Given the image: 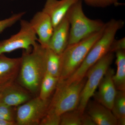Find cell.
<instances>
[{
	"mask_svg": "<svg viewBox=\"0 0 125 125\" xmlns=\"http://www.w3.org/2000/svg\"><path fill=\"white\" fill-rule=\"evenodd\" d=\"M83 114L77 109L66 112L61 116L60 125H81Z\"/></svg>",
	"mask_w": 125,
	"mask_h": 125,
	"instance_id": "ffe728a7",
	"label": "cell"
},
{
	"mask_svg": "<svg viewBox=\"0 0 125 125\" xmlns=\"http://www.w3.org/2000/svg\"><path fill=\"white\" fill-rule=\"evenodd\" d=\"M58 81V78L46 72L40 84L39 97L43 100H48L52 94L55 91Z\"/></svg>",
	"mask_w": 125,
	"mask_h": 125,
	"instance_id": "d6986e66",
	"label": "cell"
},
{
	"mask_svg": "<svg viewBox=\"0 0 125 125\" xmlns=\"http://www.w3.org/2000/svg\"><path fill=\"white\" fill-rule=\"evenodd\" d=\"M30 92L13 82L0 88V102L12 107H18L31 98Z\"/></svg>",
	"mask_w": 125,
	"mask_h": 125,
	"instance_id": "9c48e42d",
	"label": "cell"
},
{
	"mask_svg": "<svg viewBox=\"0 0 125 125\" xmlns=\"http://www.w3.org/2000/svg\"><path fill=\"white\" fill-rule=\"evenodd\" d=\"M29 22L38 37L39 43L43 47H48L54 29L49 16L42 10L38 11Z\"/></svg>",
	"mask_w": 125,
	"mask_h": 125,
	"instance_id": "8fae6325",
	"label": "cell"
},
{
	"mask_svg": "<svg viewBox=\"0 0 125 125\" xmlns=\"http://www.w3.org/2000/svg\"><path fill=\"white\" fill-rule=\"evenodd\" d=\"M70 25L66 16L54 27L48 47L57 54L61 55L68 46Z\"/></svg>",
	"mask_w": 125,
	"mask_h": 125,
	"instance_id": "7c38bea8",
	"label": "cell"
},
{
	"mask_svg": "<svg viewBox=\"0 0 125 125\" xmlns=\"http://www.w3.org/2000/svg\"><path fill=\"white\" fill-rule=\"evenodd\" d=\"M87 114L96 125H117L116 118L111 110L98 102L88 103Z\"/></svg>",
	"mask_w": 125,
	"mask_h": 125,
	"instance_id": "5bb4252c",
	"label": "cell"
},
{
	"mask_svg": "<svg viewBox=\"0 0 125 125\" xmlns=\"http://www.w3.org/2000/svg\"><path fill=\"white\" fill-rule=\"evenodd\" d=\"M125 22L122 20L112 19L105 23L102 36L93 45L78 69L69 78L62 81L66 84L80 81L85 78L87 72L96 62L109 52L112 43Z\"/></svg>",
	"mask_w": 125,
	"mask_h": 125,
	"instance_id": "6da1fadb",
	"label": "cell"
},
{
	"mask_svg": "<svg viewBox=\"0 0 125 125\" xmlns=\"http://www.w3.org/2000/svg\"><path fill=\"white\" fill-rule=\"evenodd\" d=\"M125 38L123 37L118 40L114 39L112 43L109 52L114 53L120 51H125Z\"/></svg>",
	"mask_w": 125,
	"mask_h": 125,
	"instance_id": "d4e9b609",
	"label": "cell"
},
{
	"mask_svg": "<svg viewBox=\"0 0 125 125\" xmlns=\"http://www.w3.org/2000/svg\"><path fill=\"white\" fill-rule=\"evenodd\" d=\"M49 102V99L43 100L38 96L18 106L15 118L16 125H40Z\"/></svg>",
	"mask_w": 125,
	"mask_h": 125,
	"instance_id": "ba28073f",
	"label": "cell"
},
{
	"mask_svg": "<svg viewBox=\"0 0 125 125\" xmlns=\"http://www.w3.org/2000/svg\"><path fill=\"white\" fill-rule=\"evenodd\" d=\"M86 80L84 78L80 81L70 84L58 81L47 112L61 116L65 113L77 109Z\"/></svg>",
	"mask_w": 125,
	"mask_h": 125,
	"instance_id": "5b68a950",
	"label": "cell"
},
{
	"mask_svg": "<svg viewBox=\"0 0 125 125\" xmlns=\"http://www.w3.org/2000/svg\"><path fill=\"white\" fill-rule=\"evenodd\" d=\"M21 57L10 58L4 54L0 55V86L13 82L20 68Z\"/></svg>",
	"mask_w": 125,
	"mask_h": 125,
	"instance_id": "9a60e30c",
	"label": "cell"
},
{
	"mask_svg": "<svg viewBox=\"0 0 125 125\" xmlns=\"http://www.w3.org/2000/svg\"><path fill=\"white\" fill-rule=\"evenodd\" d=\"M114 53L109 52L96 62L87 72V80L81 94L77 109L83 114L90 99L94 96L102 79L114 59Z\"/></svg>",
	"mask_w": 125,
	"mask_h": 125,
	"instance_id": "8992f818",
	"label": "cell"
},
{
	"mask_svg": "<svg viewBox=\"0 0 125 125\" xmlns=\"http://www.w3.org/2000/svg\"><path fill=\"white\" fill-rule=\"evenodd\" d=\"M87 5L92 7L104 8L111 5L120 4L118 0H83Z\"/></svg>",
	"mask_w": 125,
	"mask_h": 125,
	"instance_id": "44dd1931",
	"label": "cell"
},
{
	"mask_svg": "<svg viewBox=\"0 0 125 125\" xmlns=\"http://www.w3.org/2000/svg\"><path fill=\"white\" fill-rule=\"evenodd\" d=\"M0 87H1L0 86Z\"/></svg>",
	"mask_w": 125,
	"mask_h": 125,
	"instance_id": "83f0119b",
	"label": "cell"
},
{
	"mask_svg": "<svg viewBox=\"0 0 125 125\" xmlns=\"http://www.w3.org/2000/svg\"><path fill=\"white\" fill-rule=\"evenodd\" d=\"M38 38L29 22L22 20L20 29L10 38L0 42V55L22 49L30 51L37 43Z\"/></svg>",
	"mask_w": 125,
	"mask_h": 125,
	"instance_id": "52a82bcc",
	"label": "cell"
},
{
	"mask_svg": "<svg viewBox=\"0 0 125 125\" xmlns=\"http://www.w3.org/2000/svg\"><path fill=\"white\" fill-rule=\"evenodd\" d=\"M45 48L37 43L31 51L24 50L21 57L19 80L21 86L31 93L39 92L46 72Z\"/></svg>",
	"mask_w": 125,
	"mask_h": 125,
	"instance_id": "7a4b0ae2",
	"label": "cell"
},
{
	"mask_svg": "<svg viewBox=\"0 0 125 125\" xmlns=\"http://www.w3.org/2000/svg\"><path fill=\"white\" fill-rule=\"evenodd\" d=\"M66 17L70 25L68 45L78 42L101 31L105 23L88 18L84 13L82 0H79L69 9Z\"/></svg>",
	"mask_w": 125,
	"mask_h": 125,
	"instance_id": "3957f363",
	"label": "cell"
},
{
	"mask_svg": "<svg viewBox=\"0 0 125 125\" xmlns=\"http://www.w3.org/2000/svg\"><path fill=\"white\" fill-rule=\"evenodd\" d=\"M24 14V12H21L14 15L11 17L3 20H0V33L20 20Z\"/></svg>",
	"mask_w": 125,
	"mask_h": 125,
	"instance_id": "7402d4cb",
	"label": "cell"
},
{
	"mask_svg": "<svg viewBox=\"0 0 125 125\" xmlns=\"http://www.w3.org/2000/svg\"><path fill=\"white\" fill-rule=\"evenodd\" d=\"M81 122V125H96L89 115L84 113L82 115Z\"/></svg>",
	"mask_w": 125,
	"mask_h": 125,
	"instance_id": "484cf974",
	"label": "cell"
},
{
	"mask_svg": "<svg viewBox=\"0 0 125 125\" xmlns=\"http://www.w3.org/2000/svg\"><path fill=\"white\" fill-rule=\"evenodd\" d=\"M116 71L113 76L114 84L117 90L125 91V52H116Z\"/></svg>",
	"mask_w": 125,
	"mask_h": 125,
	"instance_id": "2e32d148",
	"label": "cell"
},
{
	"mask_svg": "<svg viewBox=\"0 0 125 125\" xmlns=\"http://www.w3.org/2000/svg\"><path fill=\"white\" fill-rule=\"evenodd\" d=\"M16 125L14 121L0 119V125Z\"/></svg>",
	"mask_w": 125,
	"mask_h": 125,
	"instance_id": "4316f807",
	"label": "cell"
},
{
	"mask_svg": "<svg viewBox=\"0 0 125 125\" xmlns=\"http://www.w3.org/2000/svg\"><path fill=\"white\" fill-rule=\"evenodd\" d=\"M79 0H46L42 11L49 16L55 27L64 18L68 10Z\"/></svg>",
	"mask_w": 125,
	"mask_h": 125,
	"instance_id": "4fadbf2b",
	"label": "cell"
},
{
	"mask_svg": "<svg viewBox=\"0 0 125 125\" xmlns=\"http://www.w3.org/2000/svg\"><path fill=\"white\" fill-rule=\"evenodd\" d=\"M61 116L46 112L40 122V125H60Z\"/></svg>",
	"mask_w": 125,
	"mask_h": 125,
	"instance_id": "cb8c5ba5",
	"label": "cell"
},
{
	"mask_svg": "<svg viewBox=\"0 0 125 125\" xmlns=\"http://www.w3.org/2000/svg\"><path fill=\"white\" fill-rule=\"evenodd\" d=\"M111 111L117 125H125V91L117 90Z\"/></svg>",
	"mask_w": 125,
	"mask_h": 125,
	"instance_id": "ac0fdd59",
	"label": "cell"
},
{
	"mask_svg": "<svg viewBox=\"0 0 125 125\" xmlns=\"http://www.w3.org/2000/svg\"><path fill=\"white\" fill-rule=\"evenodd\" d=\"M13 108L0 102V119L15 122Z\"/></svg>",
	"mask_w": 125,
	"mask_h": 125,
	"instance_id": "603a6c76",
	"label": "cell"
},
{
	"mask_svg": "<svg viewBox=\"0 0 125 125\" xmlns=\"http://www.w3.org/2000/svg\"><path fill=\"white\" fill-rule=\"evenodd\" d=\"M104 27L101 31L87 38L67 46L61 55V69L58 81L66 80L79 67L93 45L102 36Z\"/></svg>",
	"mask_w": 125,
	"mask_h": 125,
	"instance_id": "277c9868",
	"label": "cell"
},
{
	"mask_svg": "<svg viewBox=\"0 0 125 125\" xmlns=\"http://www.w3.org/2000/svg\"><path fill=\"white\" fill-rule=\"evenodd\" d=\"M45 60L46 72L59 78L61 69V55L49 48H45Z\"/></svg>",
	"mask_w": 125,
	"mask_h": 125,
	"instance_id": "e0dca14e",
	"label": "cell"
},
{
	"mask_svg": "<svg viewBox=\"0 0 125 125\" xmlns=\"http://www.w3.org/2000/svg\"><path fill=\"white\" fill-rule=\"evenodd\" d=\"M114 73V69L109 67L94 95L97 102L111 110L117 92L113 80Z\"/></svg>",
	"mask_w": 125,
	"mask_h": 125,
	"instance_id": "30bf717a",
	"label": "cell"
}]
</instances>
